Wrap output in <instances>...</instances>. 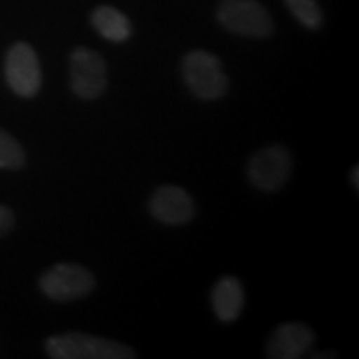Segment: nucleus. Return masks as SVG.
Here are the masks:
<instances>
[{
	"mask_svg": "<svg viewBox=\"0 0 359 359\" xmlns=\"http://www.w3.org/2000/svg\"><path fill=\"white\" fill-rule=\"evenodd\" d=\"M45 349L53 359H133L137 356L132 348L118 341L87 333L50 336L45 343Z\"/></svg>",
	"mask_w": 359,
	"mask_h": 359,
	"instance_id": "1",
	"label": "nucleus"
},
{
	"mask_svg": "<svg viewBox=\"0 0 359 359\" xmlns=\"http://www.w3.org/2000/svg\"><path fill=\"white\" fill-rule=\"evenodd\" d=\"M182 75L190 92L200 100H219L228 90V77L213 53L193 50L183 57Z\"/></svg>",
	"mask_w": 359,
	"mask_h": 359,
	"instance_id": "2",
	"label": "nucleus"
},
{
	"mask_svg": "<svg viewBox=\"0 0 359 359\" xmlns=\"http://www.w3.org/2000/svg\"><path fill=\"white\" fill-rule=\"evenodd\" d=\"M217 19L228 32L243 37H269L275 30L271 17L258 0H223Z\"/></svg>",
	"mask_w": 359,
	"mask_h": 359,
	"instance_id": "3",
	"label": "nucleus"
},
{
	"mask_svg": "<svg viewBox=\"0 0 359 359\" xmlns=\"http://www.w3.org/2000/svg\"><path fill=\"white\" fill-rule=\"evenodd\" d=\"M95 288V278L87 268L74 263H58L40 276V290L53 302L85 298Z\"/></svg>",
	"mask_w": 359,
	"mask_h": 359,
	"instance_id": "4",
	"label": "nucleus"
},
{
	"mask_svg": "<svg viewBox=\"0 0 359 359\" xmlns=\"http://www.w3.org/2000/svg\"><path fill=\"white\" fill-rule=\"evenodd\" d=\"M107 65L100 53L77 47L70 53V87L82 100H95L107 88Z\"/></svg>",
	"mask_w": 359,
	"mask_h": 359,
	"instance_id": "5",
	"label": "nucleus"
},
{
	"mask_svg": "<svg viewBox=\"0 0 359 359\" xmlns=\"http://www.w3.org/2000/svg\"><path fill=\"white\" fill-rule=\"evenodd\" d=\"M291 170H293V158L288 148L271 145L251 156L246 172L250 182L258 190L273 193L288 182Z\"/></svg>",
	"mask_w": 359,
	"mask_h": 359,
	"instance_id": "6",
	"label": "nucleus"
},
{
	"mask_svg": "<svg viewBox=\"0 0 359 359\" xmlns=\"http://www.w3.org/2000/svg\"><path fill=\"white\" fill-rule=\"evenodd\" d=\"M6 80L13 93L32 98L42 87V69L37 53L29 43L17 42L6 55Z\"/></svg>",
	"mask_w": 359,
	"mask_h": 359,
	"instance_id": "7",
	"label": "nucleus"
},
{
	"mask_svg": "<svg viewBox=\"0 0 359 359\" xmlns=\"http://www.w3.org/2000/svg\"><path fill=\"white\" fill-rule=\"evenodd\" d=\"M150 213L160 223L185 224L195 217V201L190 193L175 185L160 187L150 200Z\"/></svg>",
	"mask_w": 359,
	"mask_h": 359,
	"instance_id": "8",
	"label": "nucleus"
},
{
	"mask_svg": "<svg viewBox=\"0 0 359 359\" xmlns=\"http://www.w3.org/2000/svg\"><path fill=\"white\" fill-rule=\"evenodd\" d=\"M314 343L311 327L303 323H285L273 331L266 344V356L273 359L303 358Z\"/></svg>",
	"mask_w": 359,
	"mask_h": 359,
	"instance_id": "9",
	"label": "nucleus"
},
{
	"mask_svg": "<svg viewBox=\"0 0 359 359\" xmlns=\"http://www.w3.org/2000/svg\"><path fill=\"white\" fill-rule=\"evenodd\" d=\"M212 304L215 314L222 323H233L238 320L245 308V291L238 278L224 276L212 291Z\"/></svg>",
	"mask_w": 359,
	"mask_h": 359,
	"instance_id": "10",
	"label": "nucleus"
},
{
	"mask_svg": "<svg viewBox=\"0 0 359 359\" xmlns=\"http://www.w3.org/2000/svg\"><path fill=\"white\" fill-rule=\"evenodd\" d=\"M93 29L107 39L109 42L123 43L127 42L132 35V24H130L128 17L118 11V8L110 6H100L92 12Z\"/></svg>",
	"mask_w": 359,
	"mask_h": 359,
	"instance_id": "11",
	"label": "nucleus"
},
{
	"mask_svg": "<svg viewBox=\"0 0 359 359\" xmlns=\"http://www.w3.org/2000/svg\"><path fill=\"white\" fill-rule=\"evenodd\" d=\"M286 7L294 19L309 30H316L323 25V12L318 0H285Z\"/></svg>",
	"mask_w": 359,
	"mask_h": 359,
	"instance_id": "12",
	"label": "nucleus"
},
{
	"mask_svg": "<svg viewBox=\"0 0 359 359\" xmlns=\"http://www.w3.org/2000/svg\"><path fill=\"white\" fill-rule=\"evenodd\" d=\"M25 165L24 148L11 133L0 128V168L20 170Z\"/></svg>",
	"mask_w": 359,
	"mask_h": 359,
	"instance_id": "13",
	"label": "nucleus"
},
{
	"mask_svg": "<svg viewBox=\"0 0 359 359\" xmlns=\"http://www.w3.org/2000/svg\"><path fill=\"white\" fill-rule=\"evenodd\" d=\"M13 224H15V217L12 210L6 205H0V238L11 233Z\"/></svg>",
	"mask_w": 359,
	"mask_h": 359,
	"instance_id": "14",
	"label": "nucleus"
},
{
	"mask_svg": "<svg viewBox=\"0 0 359 359\" xmlns=\"http://www.w3.org/2000/svg\"><path fill=\"white\" fill-rule=\"evenodd\" d=\"M358 173H359V168L358 167H354V170H353V173H351V183L354 185V188H359V180H358Z\"/></svg>",
	"mask_w": 359,
	"mask_h": 359,
	"instance_id": "15",
	"label": "nucleus"
}]
</instances>
